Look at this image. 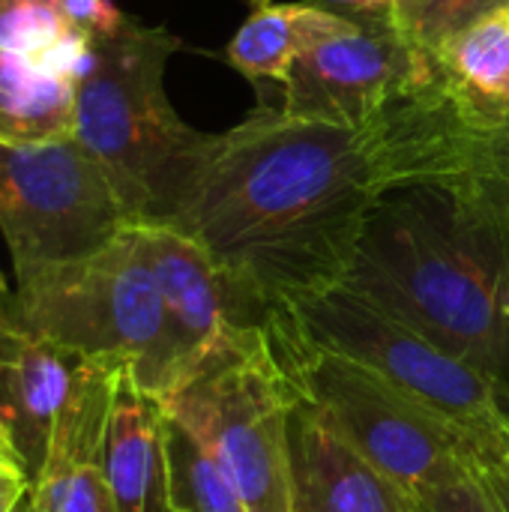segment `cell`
<instances>
[{"label":"cell","instance_id":"obj_1","mask_svg":"<svg viewBox=\"0 0 509 512\" xmlns=\"http://www.w3.org/2000/svg\"><path fill=\"white\" fill-rule=\"evenodd\" d=\"M393 192L372 135L258 108L207 150L168 222L219 261L243 312L261 324L270 306L345 282L375 204Z\"/></svg>","mask_w":509,"mask_h":512},{"label":"cell","instance_id":"obj_2","mask_svg":"<svg viewBox=\"0 0 509 512\" xmlns=\"http://www.w3.org/2000/svg\"><path fill=\"white\" fill-rule=\"evenodd\" d=\"M345 285L509 390V249L435 186L387 192Z\"/></svg>","mask_w":509,"mask_h":512},{"label":"cell","instance_id":"obj_3","mask_svg":"<svg viewBox=\"0 0 509 512\" xmlns=\"http://www.w3.org/2000/svg\"><path fill=\"white\" fill-rule=\"evenodd\" d=\"M180 39L168 27L126 21L93 39L87 69L75 81V138L105 171L132 225H168L210 132L180 120L165 69Z\"/></svg>","mask_w":509,"mask_h":512},{"label":"cell","instance_id":"obj_4","mask_svg":"<svg viewBox=\"0 0 509 512\" xmlns=\"http://www.w3.org/2000/svg\"><path fill=\"white\" fill-rule=\"evenodd\" d=\"M261 327L294 399L315 408L411 504L471 474L486 456L468 432L405 396L375 369L309 339L285 306H270Z\"/></svg>","mask_w":509,"mask_h":512},{"label":"cell","instance_id":"obj_5","mask_svg":"<svg viewBox=\"0 0 509 512\" xmlns=\"http://www.w3.org/2000/svg\"><path fill=\"white\" fill-rule=\"evenodd\" d=\"M0 309L33 336L165 396V306L138 225L84 258L15 273Z\"/></svg>","mask_w":509,"mask_h":512},{"label":"cell","instance_id":"obj_6","mask_svg":"<svg viewBox=\"0 0 509 512\" xmlns=\"http://www.w3.org/2000/svg\"><path fill=\"white\" fill-rule=\"evenodd\" d=\"M159 405L198 438L249 512H294V393L261 324L240 327L219 357Z\"/></svg>","mask_w":509,"mask_h":512},{"label":"cell","instance_id":"obj_7","mask_svg":"<svg viewBox=\"0 0 509 512\" xmlns=\"http://www.w3.org/2000/svg\"><path fill=\"white\" fill-rule=\"evenodd\" d=\"M300 330L468 432L489 459L509 456V390L345 282L282 303Z\"/></svg>","mask_w":509,"mask_h":512},{"label":"cell","instance_id":"obj_8","mask_svg":"<svg viewBox=\"0 0 509 512\" xmlns=\"http://www.w3.org/2000/svg\"><path fill=\"white\" fill-rule=\"evenodd\" d=\"M129 225L75 132L36 144L0 141V234L15 273L99 252Z\"/></svg>","mask_w":509,"mask_h":512},{"label":"cell","instance_id":"obj_9","mask_svg":"<svg viewBox=\"0 0 509 512\" xmlns=\"http://www.w3.org/2000/svg\"><path fill=\"white\" fill-rule=\"evenodd\" d=\"M351 18L348 30L300 54L282 90L285 111L357 129L393 90L441 54L420 45L393 12Z\"/></svg>","mask_w":509,"mask_h":512},{"label":"cell","instance_id":"obj_10","mask_svg":"<svg viewBox=\"0 0 509 512\" xmlns=\"http://www.w3.org/2000/svg\"><path fill=\"white\" fill-rule=\"evenodd\" d=\"M165 306V396L192 381L249 324L228 273L195 237L138 225ZM162 396V399H165Z\"/></svg>","mask_w":509,"mask_h":512},{"label":"cell","instance_id":"obj_11","mask_svg":"<svg viewBox=\"0 0 509 512\" xmlns=\"http://www.w3.org/2000/svg\"><path fill=\"white\" fill-rule=\"evenodd\" d=\"M126 372L90 363L60 411L48 456L30 480V512H120L102 471L108 414Z\"/></svg>","mask_w":509,"mask_h":512},{"label":"cell","instance_id":"obj_12","mask_svg":"<svg viewBox=\"0 0 509 512\" xmlns=\"http://www.w3.org/2000/svg\"><path fill=\"white\" fill-rule=\"evenodd\" d=\"M90 363L18 327L0 309V426L33 480L48 456L54 423Z\"/></svg>","mask_w":509,"mask_h":512},{"label":"cell","instance_id":"obj_13","mask_svg":"<svg viewBox=\"0 0 509 512\" xmlns=\"http://www.w3.org/2000/svg\"><path fill=\"white\" fill-rule=\"evenodd\" d=\"M294 512H417L375 465H369L315 408L291 411Z\"/></svg>","mask_w":509,"mask_h":512},{"label":"cell","instance_id":"obj_14","mask_svg":"<svg viewBox=\"0 0 509 512\" xmlns=\"http://www.w3.org/2000/svg\"><path fill=\"white\" fill-rule=\"evenodd\" d=\"M102 471L120 512H171L165 486V411L129 375L120 381L108 414Z\"/></svg>","mask_w":509,"mask_h":512},{"label":"cell","instance_id":"obj_15","mask_svg":"<svg viewBox=\"0 0 509 512\" xmlns=\"http://www.w3.org/2000/svg\"><path fill=\"white\" fill-rule=\"evenodd\" d=\"M351 15L321 3H264L240 24L225 48V60L255 84L258 93L285 90L294 63L315 42L351 27Z\"/></svg>","mask_w":509,"mask_h":512},{"label":"cell","instance_id":"obj_16","mask_svg":"<svg viewBox=\"0 0 509 512\" xmlns=\"http://www.w3.org/2000/svg\"><path fill=\"white\" fill-rule=\"evenodd\" d=\"M75 129V78L0 48V141L36 144Z\"/></svg>","mask_w":509,"mask_h":512},{"label":"cell","instance_id":"obj_17","mask_svg":"<svg viewBox=\"0 0 509 512\" xmlns=\"http://www.w3.org/2000/svg\"><path fill=\"white\" fill-rule=\"evenodd\" d=\"M447 195L465 219L509 246V102L483 96L471 171Z\"/></svg>","mask_w":509,"mask_h":512},{"label":"cell","instance_id":"obj_18","mask_svg":"<svg viewBox=\"0 0 509 512\" xmlns=\"http://www.w3.org/2000/svg\"><path fill=\"white\" fill-rule=\"evenodd\" d=\"M0 48L78 81L93 39L69 21L63 0H0Z\"/></svg>","mask_w":509,"mask_h":512},{"label":"cell","instance_id":"obj_19","mask_svg":"<svg viewBox=\"0 0 509 512\" xmlns=\"http://www.w3.org/2000/svg\"><path fill=\"white\" fill-rule=\"evenodd\" d=\"M165 486L171 512H249L225 471L171 414H165Z\"/></svg>","mask_w":509,"mask_h":512},{"label":"cell","instance_id":"obj_20","mask_svg":"<svg viewBox=\"0 0 509 512\" xmlns=\"http://www.w3.org/2000/svg\"><path fill=\"white\" fill-rule=\"evenodd\" d=\"M444 63L474 93L509 102V15L489 12L441 48Z\"/></svg>","mask_w":509,"mask_h":512},{"label":"cell","instance_id":"obj_21","mask_svg":"<svg viewBox=\"0 0 509 512\" xmlns=\"http://www.w3.org/2000/svg\"><path fill=\"white\" fill-rule=\"evenodd\" d=\"M507 6L509 0H399L393 15L420 45L441 51L459 30Z\"/></svg>","mask_w":509,"mask_h":512},{"label":"cell","instance_id":"obj_22","mask_svg":"<svg viewBox=\"0 0 509 512\" xmlns=\"http://www.w3.org/2000/svg\"><path fill=\"white\" fill-rule=\"evenodd\" d=\"M417 512H501L492 492L480 480L477 468L471 474L453 477L414 501Z\"/></svg>","mask_w":509,"mask_h":512},{"label":"cell","instance_id":"obj_23","mask_svg":"<svg viewBox=\"0 0 509 512\" xmlns=\"http://www.w3.org/2000/svg\"><path fill=\"white\" fill-rule=\"evenodd\" d=\"M69 21L90 39L114 36L129 18L111 0H63Z\"/></svg>","mask_w":509,"mask_h":512},{"label":"cell","instance_id":"obj_24","mask_svg":"<svg viewBox=\"0 0 509 512\" xmlns=\"http://www.w3.org/2000/svg\"><path fill=\"white\" fill-rule=\"evenodd\" d=\"M0 512H30V477L0 465Z\"/></svg>","mask_w":509,"mask_h":512},{"label":"cell","instance_id":"obj_25","mask_svg":"<svg viewBox=\"0 0 509 512\" xmlns=\"http://www.w3.org/2000/svg\"><path fill=\"white\" fill-rule=\"evenodd\" d=\"M477 474H480V480L486 483V489L492 492L498 510L509 512V474L504 471V465H501L498 459L483 456L480 465H477Z\"/></svg>","mask_w":509,"mask_h":512},{"label":"cell","instance_id":"obj_26","mask_svg":"<svg viewBox=\"0 0 509 512\" xmlns=\"http://www.w3.org/2000/svg\"><path fill=\"white\" fill-rule=\"evenodd\" d=\"M342 15H384L393 12L399 0H327Z\"/></svg>","mask_w":509,"mask_h":512},{"label":"cell","instance_id":"obj_27","mask_svg":"<svg viewBox=\"0 0 509 512\" xmlns=\"http://www.w3.org/2000/svg\"><path fill=\"white\" fill-rule=\"evenodd\" d=\"M0 465L15 468V471H24V462H21V456H18L15 444H12V438L6 435V429H3V426H0ZM24 474H27V471H24Z\"/></svg>","mask_w":509,"mask_h":512},{"label":"cell","instance_id":"obj_28","mask_svg":"<svg viewBox=\"0 0 509 512\" xmlns=\"http://www.w3.org/2000/svg\"><path fill=\"white\" fill-rule=\"evenodd\" d=\"M6 294H9V288H6V279H3V273H0V300H3Z\"/></svg>","mask_w":509,"mask_h":512},{"label":"cell","instance_id":"obj_29","mask_svg":"<svg viewBox=\"0 0 509 512\" xmlns=\"http://www.w3.org/2000/svg\"><path fill=\"white\" fill-rule=\"evenodd\" d=\"M498 462L504 465V471H507V474H509V456H507V459H498Z\"/></svg>","mask_w":509,"mask_h":512},{"label":"cell","instance_id":"obj_30","mask_svg":"<svg viewBox=\"0 0 509 512\" xmlns=\"http://www.w3.org/2000/svg\"><path fill=\"white\" fill-rule=\"evenodd\" d=\"M264 3H270V0H252V6H264Z\"/></svg>","mask_w":509,"mask_h":512},{"label":"cell","instance_id":"obj_31","mask_svg":"<svg viewBox=\"0 0 509 512\" xmlns=\"http://www.w3.org/2000/svg\"><path fill=\"white\" fill-rule=\"evenodd\" d=\"M504 12H507V15H509V6H507V9H504Z\"/></svg>","mask_w":509,"mask_h":512}]
</instances>
